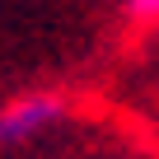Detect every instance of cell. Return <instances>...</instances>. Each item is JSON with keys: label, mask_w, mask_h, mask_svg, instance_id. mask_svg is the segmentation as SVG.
<instances>
[{"label": "cell", "mask_w": 159, "mask_h": 159, "mask_svg": "<svg viewBox=\"0 0 159 159\" xmlns=\"http://www.w3.org/2000/svg\"><path fill=\"white\" fill-rule=\"evenodd\" d=\"M126 14L136 24H154L159 19V0H126Z\"/></svg>", "instance_id": "obj_2"}, {"label": "cell", "mask_w": 159, "mask_h": 159, "mask_svg": "<svg viewBox=\"0 0 159 159\" xmlns=\"http://www.w3.org/2000/svg\"><path fill=\"white\" fill-rule=\"evenodd\" d=\"M61 117H66V103H61L56 94H47V89H38V94H19L14 103L0 108V150H14V145L42 136V131L56 126Z\"/></svg>", "instance_id": "obj_1"}]
</instances>
